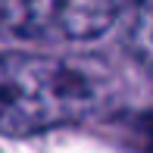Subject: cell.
I'll use <instances>...</instances> for the list:
<instances>
[{
    "label": "cell",
    "mask_w": 153,
    "mask_h": 153,
    "mask_svg": "<svg viewBox=\"0 0 153 153\" xmlns=\"http://www.w3.org/2000/svg\"><path fill=\"white\" fill-rule=\"evenodd\" d=\"M100 106V81L72 59L41 53L0 56V134L31 137L85 122Z\"/></svg>",
    "instance_id": "1"
},
{
    "label": "cell",
    "mask_w": 153,
    "mask_h": 153,
    "mask_svg": "<svg viewBox=\"0 0 153 153\" xmlns=\"http://www.w3.org/2000/svg\"><path fill=\"white\" fill-rule=\"evenodd\" d=\"M128 3L131 0H0V28L22 41L78 44L113 28Z\"/></svg>",
    "instance_id": "2"
},
{
    "label": "cell",
    "mask_w": 153,
    "mask_h": 153,
    "mask_svg": "<svg viewBox=\"0 0 153 153\" xmlns=\"http://www.w3.org/2000/svg\"><path fill=\"white\" fill-rule=\"evenodd\" d=\"M125 44L137 59L153 66V0H131L128 3Z\"/></svg>",
    "instance_id": "3"
}]
</instances>
